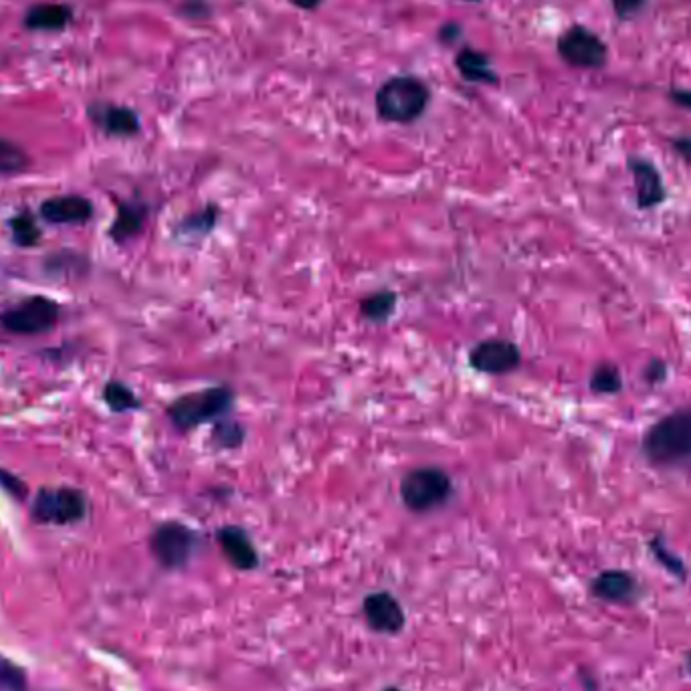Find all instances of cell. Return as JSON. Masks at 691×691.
I'll return each mask as SVG.
<instances>
[{"instance_id": "6da1fadb", "label": "cell", "mask_w": 691, "mask_h": 691, "mask_svg": "<svg viewBox=\"0 0 691 691\" xmlns=\"http://www.w3.org/2000/svg\"><path fill=\"white\" fill-rule=\"evenodd\" d=\"M643 451L655 465L691 461V409L675 411L657 421L645 435Z\"/></svg>"}, {"instance_id": "7a4b0ae2", "label": "cell", "mask_w": 691, "mask_h": 691, "mask_svg": "<svg viewBox=\"0 0 691 691\" xmlns=\"http://www.w3.org/2000/svg\"><path fill=\"white\" fill-rule=\"evenodd\" d=\"M429 104L427 87L415 77L388 79L376 93L378 116L386 122L409 124L423 116Z\"/></svg>"}, {"instance_id": "3957f363", "label": "cell", "mask_w": 691, "mask_h": 691, "mask_svg": "<svg viewBox=\"0 0 691 691\" xmlns=\"http://www.w3.org/2000/svg\"><path fill=\"white\" fill-rule=\"evenodd\" d=\"M235 403V394L227 386H213L190 392L168 407V417L180 431H192L203 423L223 417Z\"/></svg>"}, {"instance_id": "277c9868", "label": "cell", "mask_w": 691, "mask_h": 691, "mask_svg": "<svg viewBox=\"0 0 691 691\" xmlns=\"http://www.w3.org/2000/svg\"><path fill=\"white\" fill-rule=\"evenodd\" d=\"M453 496L451 477L439 467H419L401 481V498L411 512H433Z\"/></svg>"}, {"instance_id": "5b68a950", "label": "cell", "mask_w": 691, "mask_h": 691, "mask_svg": "<svg viewBox=\"0 0 691 691\" xmlns=\"http://www.w3.org/2000/svg\"><path fill=\"white\" fill-rule=\"evenodd\" d=\"M87 514V500L79 489H41L31 508V516L39 524L67 526L81 522Z\"/></svg>"}, {"instance_id": "8992f818", "label": "cell", "mask_w": 691, "mask_h": 691, "mask_svg": "<svg viewBox=\"0 0 691 691\" xmlns=\"http://www.w3.org/2000/svg\"><path fill=\"white\" fill-rule=\"evenodd\" d=\"M59 322V308L55 302L35 295L0 316L5 330L21 336H39L51 332Z\"/></svg>"}, {"instance_id": "52a82bcc", "label": "cell", "mask_w": 691, "mask_h": 691, "mask_svg": "<svg viewBox=\"0 0 691 691\" xmlns=\"http://www.w3.org/2000/svg\"><path fill=\"white\" fill-rule=\"evenodd\" d=\"M196 546H199V538H196L190 528L178 522H166L158 526L150 538L154 558L170 570L186 566L196 552Z\"/></svg>"}, {"instance_id": "ba28073f", "label": "cell", "mask_w": 691, "mask_h": 691, "mask_svg": "<svg viewBox=\"0 0 691 691\" xmlns=\"http://www.w3.org/2000/svg\"><path fill=\"white\" fill-rule=\"evenodd\" d=\"M558 53L568 65L580 69H597L607 59L605 43L582 27H572L560 37Z\"/></svg>"}, {"instance_id": "9c48e42d", "label": "cell", "mask_w": 691, "mask_h": 691, "mask_svg": "<svg viewBox=\"0 0 691 691\" xmlns=\"http://www.w3.org/2000/svg\"><path fill=\"white\" fill-rule=\"evenodd\" d=\"M469 362L477 372L483 374H508L522 364V352L514 342L508 340H485L473 348Z\"/></svg>"}, {"instance_id": "30bf717a", "label": "cell", "mask_w": 691, "mask_h": 691, "mask_svg": "<svg viewBox=\"0 0 691 691\" xmlns=\"http://www.w3.org/2000/svg\"><path fill=\"white\" fill-rule=\"evenodd\" d=\"M592 595L611 605H633L639 601L641 586L637 578L625 570H605L592 580Z\"/></svg>"}, {"instance_id": "8fae6325", "label": "cell", "mask_w": 691, "mask_h": 691, "mask_svg": "<svg viewBox=\"0 0 691 691\" xmlns=\"http://www.w3.org/2000/svg\"><path fill=\"white\" fill-rule=\"evenodd\" d=\"M364 617L376 633L394 635L405 627V611L388 592H374L364 601Z\"/></svg>"}, {"instance_id": "7c38bea8", "label": "cell", "mask_w": 691, "mask_h": 691, "mask_svg": "<svg viewBox=\"0 0 691 691\" xmlns=\"http://www.w3.org/2000/svg\"><path fill=\"white\" fill-rule=\"evenodd\" d=\"M41 215L55 225H79L91 219L93 205L83 196H59L43 203Z\"/></svg>"}, {"instance_id": "4fadbf2b", "label": "cell", "mask_w": 691, "mask_h": 691, "mask_svg": "<svg viewBox=\"0 0 691 691\" xmlns=\"http://www.w3.org/2000/svg\"><path fill=\"white\" fill-rule=\"evenodd\" d=\"M219 542L227 560L239 570H253L259 564L257 550L243 528L227 526L219 532Z\"/></svg>"}, {"instance_id": "5bb4252c", "label": "cell", "mask_w": 691, "mask_h": 691, "mask_svg": "<svg viewBox=\"0 0 691 691\" xmlns=\"http://www.w3.org/2000/svg\"><path fill=\"white\" fill-rule=\"evenodd\" d=\"M631 170L635 176L637 201L641 209H651L663 203L665 188L657 168L645 160H631Z\"/></svg>"}, {"instance_id": "9a60e30c", "label": "cell", "mask_w": 691, "mask_h": 691, "mask_svg": "<svg viewBox=\"0 0 691 691\" xmlns=\"http://www.w3.org/2000/svg\"><path fill=\"white\" fill-rule=\"evenodd\" d=\"M89 116L110 136H134L140 132V120L128 108L95 106L89 110Z\"/></svg>"}, {"instance_id": "2e32d148", "label": "cell", "mask_w": 691, "mask_h": 691, "mask_svg": "<svg viewBox=\"0 0 691 691\" xmlns=\"http://www.w3.org/2000/svg\"><path fill=\"white\" fill-rule=\"evenodd\" d=\"M73 21V11L67 5H37L29 9L25 27L31 31H63Z\"/></svg>"}, {"instance_id": "e0dca14e", "label": "cell", "mask_w": 691, "mask_h": 691, "mask_svg": "<svg viewBox=\"0 0 691 691\" xmlns=\"http://www.w3.org/2000/svg\"><path fill=\"white\" fill-rule=\"evenodd\" d=\"M146 221V207L142 205H122L118 211V219L110 229V235L116 241H126L138 235Z\"/></svg>"}, {"instance_id": "ac0fdd59", "label": "cell", "mask_w": 691, "mask_h": 691, "mask_svg": "<svg viewBox=\"0 0 691 691\" xmlns=\"http://www.w3.org/2000/svg\"><path fill=\"white\" fill-rule=\"evenodd\" d=\"M457 67L469 81H493V77H496L489 67L487 57L477 51H463L457 57Z\"/></svg>"}, {"instance_id": "d6986e66", "label": "cell", "mask_w": 691, "mask_h": 691, "mask_svg": "<svg viewBox=\"0 0 691 691\" xmlns=\"http://www.w3.org/2000/svg\"><path fill=\"white\" fill-rule=\"evenodd\" d=\"M394 306H397V295L388 293V291H380V293L370 295V298H366L360 304V312L370 322H384L392 314Z\"/></svg>"}, {"instance_id": "ffe728a7", "label": "cell", "mask_w": 691, "mask_h": 691, "mask_svg": "<svg viewBox=\"0 0 691 691\" xmlns=\"http://www.w3.org/2000/svg\"><path fill=\"white\" fill-rule=\"evenodd\" d=\"M29 166V156L21 146L0 138V176L23 172Z\"/></svg>"}, {"instance_id": "44dd1931", "label": "cell", "mask_w": 691, "mask_h": 691, "mask_svg": "<svg viewBox=\"0 0 691 691\" xmlns=\"http://www.w3.org/2000/svg\"><path fill=\"white\" fill-rule=\"evenodd\" d=\"M104 399L114 413H126L140 407L136 394L122 382H110L104 390Z\"/></svg>"}, {"instance_id": "7402d4cb", "label": "cell", "mask_w": 691, "mask_h": 691, "mask_svg": "<svg viewBox=\"0 0 691 691\" xmlns=\"http://www.w3.org/2000/svg\"><path fill=\"white\" fill-rule=\"evenodd\" d=\"M590 388L597 394H617L623 388V378H621L619 368L611 364L599 366L595 372H592Z\"/></svg>"}, {"instance_id": "603a6c76", "label": "cell", "mask_w": 691, "mask_h": 691, "mask_svg": "<svg viewBox=\"0 0 691 691\" xmlns=\"http://www.w3.org/2000/svg\"><path fill=\"white\" fill-rule=\"evenodd\" d=\"M11 229H13L15 243L21 245V247H33L41 239V231H39L35 219L31 215H27V213L15 217L13 223H11Z\"/></svg>"}, {"instance_id": "cb8c5ba5", "label": "cell", "mask_w": 691, "mask_h": 691, "mask_svg": "<svg viewBox=\"0 0 691 691\" xmlns=\"http://www.w3.org/2000/svg\"><path fill=\"white\" fill-rule=\"evenodd\" d=\"M649 548H651L653 556L657 558V562H659L667 572H671L673 576H677V578H681V580L687 576V568H685L683 560H681L677 554L669 552V548L665 546V542H663L661 538L651 540Z\"/></svg>"}, {"instance_id": "d4e9b609", "label": "cell", "mask_w": 691, "mask_h": 691, "mask_svg": "<svg viewBox=\"0 0 691 691\" xmlns=\"http://www.w3.org/2000/svg\"><path fill=\"white\" fill-rule=\"evenodd\" d=\"M0 691H27L25 671L7 657H0Z\"/></svg>"}, {"instance_id": "484cf974", "label": "cell", "mask_w": 691, "mask_h": 691, "mask_svg": "<svg viewBox=\"0 0 691 691\" xmlns=\"http://www.w3.org/2000/svg\"><path fill=\"white\" fill-rule=\"evenodd\" d=\"M215 439L221 447H239L245 439V431L241 429L239 423H217L215 425Z\"/></svg>"}, {"instance_id": "4316f807", "label": "cell", "mask_w": 691, "mask_h": 691, "mask_svg": "<svg viewBox=\"0 0 691 691\" xmlns=\"http://www.w3.org/2000/svg\"><path fill=\"white\" fill-rule=\"evenodd\" d=\"M0 485H3L9 493H13V496H17L19 500L27 496V487H25V483H23L19 477L11 475V473L0 471Z\"/></svg>"}, {"instance_id": "83f0119b", "label": "cell", "mask_w": 691, "mask_h": 691, "mask_svg": "<svg viewBox=\"0 0 691 691\" xmlns=\"http://www.w3.org/2000/svg\"><path fill=\"white\" fill-rule=\"evenodd\" d=\"M613 5L621 19H629V17H635L643 9L645 0H613Z\"/></svg>"}, {"instance_id": "f1b7e54d", "label": "cell", "mask_w": 691, "mask_h": 691, "mask_svg": "<svg viewBox=\"0 0 691 691\" xmlns=\"http://www.w3.org/2000/svg\"><path fill=\"white\" fill-rule=\"evenodd\" d=\"M663 378H665V364L661 360H653L645 370V380L655 384V382H661Z\"/></svg>"}, {"instance_id": "f546056e", "label": "cell", "mask_w": 691, "mask_h": 691, "mask_svg": "<svg viewBox=\"0 0 691 691\" xmlns=\"http://www.w3.org/2000/svg\"><path fill=\"white\" fill-rule=\"evenodd\" d=\"M673 100H675L679 106L691 110V91H675V93H673Z\"/></svg>"}, {"instance_id": "4dcf8cb0", "label": "cell", "mask_w": 691, "mask_h": 691, "mask_svg": "<svg viewBox=\"0 0 691 691\" xmlns=\"http://www.w3.org/2000/svg\"><path fill=\"white\" fill-rule=\"evenodd\" d=\"M291 3H293L295 7H300V9L312 11V9H316V7L322 3V0H291Z\"/></svg>"}, {"instance_id": "1f68e13d", "label": "cell", "mask_w": 691, "mask_h": 691, "mask_svg": "<svg viewBox=\"0 0 691 691\" xmlns=\"http://www.w3.org/2000/svg\"><path fill=\"white\" fill-rule=\"evenodd\" d=\"M687 669H689V673H691V653L687 655Z\"/></svg>"}, {"instance_id": "d6a6232c", "label": "cell", "mask_w": 691, "mask_h": 691, "mask_svg": "<svg viewBox=\"0 0 691 691\" xmlns=\"http://www.w3.org/2000/svg\"><path fill=\"white\" fill-rule=\"evenodd\" d=\"M386 691H399V689H386Z\"/></svg>"}]
</instances>
